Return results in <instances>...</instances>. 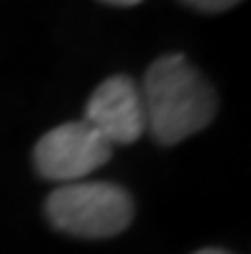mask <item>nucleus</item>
<instances>
[{"label": "nucleus", "instance_id": "obj_1", "mask_svg": "<svg viewBox=\"0 0 251 254\" xmlns=\"http://www.w3.org/2000/svg\"><path fill=\"white\" fill-rule=\"evenodd\" d=\"M146 128L154 141L172 146L202 131L218 111L210 82L182 54L159 57L146 69L141 85Z\"/></svg>", "mask_w": 251, "mask_h": 254}, {"label": "nucleus", "instance_id": "obj_2", "mask_svg": "<svg viewBox=\"0 0 251 254\" xmlns=\"http://www.w3.org/2000/svg\"><path fill=\"white\" fill-rule=\"evenodd\" d=\"M51 226L82 239H105L128 229L134 200L113 183H69L47 200Z\"/></svg>", "mask_w": 251, "mask_h": 254}, {"label": "nucleus", "instance_id": "obj_3", "mask_svg": "<svg viewBox=\"0 0 251 254\" xmlns=\"http://www.w3.org/2000/svg\"><path fill=\"white\" fill-rule=\"evenodd\" d=\"M113 154L110 141L87 121H72L51 128L34 146V164L41 177L54 183H77L95 172Z\"/></svg>", "mask_w": 251, "mask_h": 254}, {"label": "nucleus", "instance_id": "obj_4", "mask_svg": "<svg viewBox=\"0 0 251 254\" xmlns=\"http://www.w3.org/2000/svg\"><path fill=\"white\" fill-rule=\"evenodd\" d=\"M85 121L102 133L110 146L139 141V136L146 131L141 87L126 74L108 77L87 100Z\"/></svg>", "mask_w": 251, "mask_h": 254}, {"label": "nucleus", "instance_id": "obj_5", "mask_svg": "<svg viewBox=\"0 0 251 254\" xmlns=\"http://www.w3.org/2000/svg\"><path fill=\"white\" fill-rule=\"evenodd\" d=\"M190 8L202 10V13H220V10H228L233 5H239L241 0H182Z\"/></svg>", "mask_w": 251, "mask_h": 254}, {"label": "nucleus", "instance_id": "obj_6", "mask_svg": "<svg viewBox=\"0 0 251 254\" xmlns=\"http://www.w3.org/2000/svg\"><path fill=\"white\" fill-rule=\"evenodd\" d=\"M102 3H110V5H139L141 0H102Z\"/></svg>", "mask_w": 251, "mask_h": 254}, {"label": "nucleus", "instance_id": "obj_7", "mask_svg": "<svg viewBox=\"0 0 251 254\" xmlns=\"http://www.w3.org/2000/svg\"><path fill=\"white\" fill-rule=\"evenodd\" d=\"M195 254H228V252H223V249H200Z\"/></svg>", "mask_w": 251, "mask_h": 254}]
</instances>
